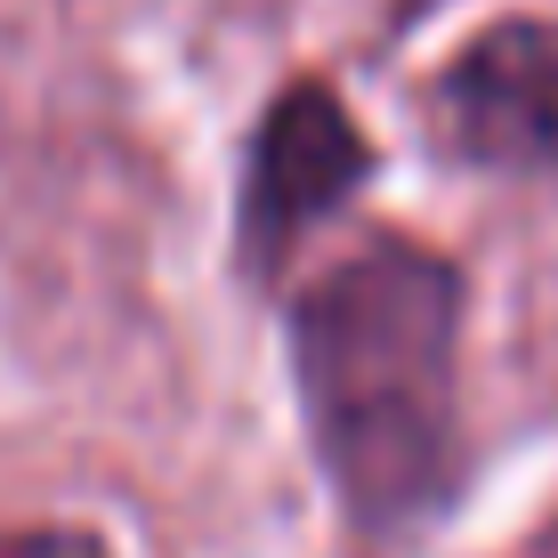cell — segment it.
Wrapping results in <instances>:
<instances>
[{"mask_svg": "<svg viewBox=\"0 0 558 558\" xmlns=\"http://www.w3.org/2000/svg\"><path fill=\"white\" fill-rule=\"evenodd\" d=\"M461 332L470 276L421 235H364L292 292L300 429L364 534H413L461 486Z\"/></svg>", "mask_w": 558, "mask_h": 558, "instance_id": "obj_1", "label": "cell"}, {"mask_svg": "<svg viewBox=\"0 0 558 558\" xmlns=\"http://www.w3.org/2000/svg\"><path fill=\"white\" fill-rule=\"evenodd\" d=\"M364 179H373V138H364V122L349 113V98H340L324 73L283 82L276 98L259 106L252 154H243V210H235L243 267H252V276L292 267L300 235L316 219H332Z\"/></svg>", "mask_w": 558, "mask_h": 558, "instance_id": "obj_2", "label": "cell"}, {"mask_svg": "<svg viewBox=\"0 0 558 558\" xmlns=\"http://www.w3.org/2000/svg\"><path fill=\"white\" fill-rule=\"evenodd\" d=\"M510 558H558V510H550V518H543V526H534V534H526V543H518V550H510Z\"/></svg>", "mask_w": 558, "mask_h": 558, "instance_id": "obj_5", "label": "cell"}, {"mask_svg": "<svg viewBox=\"0 0 558 558\" xmlns=\"http://www.w3.org/2000/svg\"><path fill=\"white\" fill-rule=\"evenodd\" d=\"M429 113L470 170L558 179V16H494L429 82Z\"/></svg>", "mask_w": 558, "mask_h": 558, "instance_id": "obj_3", "label": "cell"}, {"mask_svg": "<svg viewBox=\"0 0 558 558\" xmlns=\"http://www.w3.org/2000/svg\"><path fill=\"white\" fill-rule=\"evenodd\" d=\"M0 558H113L98 526H0Z\"/></svg>", "mask_w": 558, "mask_h": 558, "instance_id": "obj_4", "label": "cell"}]
</instances>
